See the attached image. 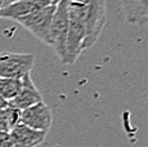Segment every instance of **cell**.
Masks as SVG:
<instances>
[{
    "label": "cell",
    "mask_w": 148,
    "mask_h": 147,
    "mask_svg": "<svg viewBox=\"0 0 148 147\" xmlns=\"http://www.w3.org/2000/svg\"><path fill=\"white\" fill-rule=\"evenodd\" d=\"M68 37L65 64H74L82 54L86 37L84 7L81 0H66Z\"/></svg>",
    "instance_id": "cell-1"
},
{
    "label": "cell",
    "mask_w": 148,
    "mask_h": 147,
    "mask_svg": "<svg viewBox=\"0 0 148 147\" xmlns=\"http://www.w3.org/2000/svg\"><path fill=\"white\" fill-rule=\"evenodd\" d=\"M66 37H68V9L66 0L56 3L55 13L52 17L50 31L46 45L52 47L55 54L59 56L60 62L65 64L66 59Z\"/></svg>",
    "instance_id": "cell-2"
},
{
    "label": "cell",
    "mask_w": 148,
    "mask_h": 147,
    "mask_svg": "<svg viewBox=\"0 0 148 147\" xmlns=\"http://www.w3.org/2000/svg\"><path fill=\"white\" fill-rule=\"evenodd\" d=\"M84 7L86 37L83 49L92 47L106 23V0H81Z\"/></svg>",
    "instance_id": "cell-3"
},
{
    "label": "cell",
    "mask_w": 148,
    "mask_h": 147,
    "mask_svg": "<svg viewBox=\"0 0 148 147\" xmlns=\"http://www.w3.org/2000/svg\"><path fill=\"white\" fill-rule=\"evenodd\" d=\"M55 8H56V4L46 5V7L33 12L28 16L18 19L17 23L21 24L28 32H31L40 41L46 44L49 37V31H50V24L55 13Z\"/></svg>",
    "instance_id": "cell-4"
},
{
    "label": "cell",
    "mask_w": 148,
    "mask_h": 147,
    "mask_svg": "<svg viewBox=\"0 0 148 147\" xmlns=\"http://www.w3.org/2000/svg\"><path fill=\"white\" fill-rule=\"evenodd\" d=\"M35 55L29 53H0V77L22 78L31 73Z\"/></svg>",
    "instance_id": "cell-5"
},
{
    "label": "cell",
    "mask_w": 148,
    "mask_h": 147,
    "mask_svg": "<svg viewBox=\"0 0 148 147\" xmlns=\"http://www.w3.org/2000/svg\"><path fill=\"white\" fill-rule=\"evenodd\" d=\"M21 123L36 131L49 132L52 124V113L44 101L21 111Z\"/></svg>",
    "instance_id": "cell-6"
},
{
    "label": "cell",
    "mask_w": 148,
    "mask_h": 147,
    "mask_svg": "<svg viewBox=\"0 0 148 147\" xmlns=\"http://www.w3.org/2000/svg\"><path fill=\"white\" fill-rule=\"evenodd\" d=\"M50 4H55V0H17L0 9V18L17 22L21 18Z\"/></svg>",
    "instance_id": "cell-7"
},
{
    "label": "cell",
    "mask_w": 148,
    "mask_h": 147,
    "mask_svg": "<svg viewBox=\"0 0 148 147\" xmlns=\"http://www.w3.org/2000/svg\"><path fill=\"white\" fill-rule=\"evenodd\" d=\"M41 101H44L41 92L33 83L32 78H31V73H27L26 76L22 77V86H21L19 92L8 104L22 111V110L36 105V104L41 102Z\"/></svg>",
    "instance_id": "cell-8"
},
{
    "label": "cell",
    "mask_w": 148,
    "mask_h": 147,
    "mask_svg": "<svg viewBox=\"0 0 148 147\" xmlns=\"http://www.w3.org/2000/svg\"><path fill=\"white\" fill-rule=\"evenodd\" d=\"M46 134L47 132L32 129L22 123L9 132L12 147H37L45 141Z\"/></svg>",
    "instance_id": "cell-9"
},
{
    "label": "cell",
    "mask_w": 148,
    "mask_h": 147,
    "mask_svg": "<svg viewBox=\"0 0 148 147\" xmlns=\"http://www.w3.org/2000/svg\"><path fill=\"white\" fill-rule=\"evenodd\" d=\"M120 4L128 23L135 26L148 24V0H120Z\"/></svg>",
    "instance_id": "cell-10"
},
{
    "label": "cell",
    "mask_w": 148,
    "mask_h": 147,
    "mask_svg": "<svg viewBox=\"0 0 148 147\" xmlns=\"http://www.w3.org/2000/svg\"><path fill=\"white\" fill-rule=\"evenodd\" d=\"M21 123V110L8 105L0 109V132L9 133L17 124Z\"/></svg>",
    "instance_id": "cell-11"
},
{
    "label": "cell",
    "mask_w": 148,
    "mask_h": 147,
    "mask_svg": "<svg viewBox=\"0 0 148 147\" xmlns=\"http://www.w3.org/2000/svg\"><path fill=\"white\" fill-rule=\"evenodd\" d=\"M22 86V78H3L0 77V95L8 102L18 95Z\"/></svg>",
    "instance_id": "cell-12"
},
{
    "label": "cell",
    "mask_w": 148,
    "mask_h": 147,
    "mask_svg": "<svg viewBox=\"0 0 148 147\" xmlns=\"http://www.w3.org/2000/svg\"><path fill=\"white\" fill-rule=\"evenodd\" d=\"M0 147H12L9 133H5V132H0Z\"/></svg>",
    "instance_id": "cell-13"
},
{
    "label": "cell",
    "mask_w": 148,
    "mask_h": 147,
    "mask_svg": "<svg viewBox=\"0 0 148 147\" xmlns=\"http://www.w3.org/2000/svg\"><path fill=\"white\" fill-rule=\"evenodd\" d=\"M8 105H9V104H8V101L3 99V97H1V95H0V109L5 108V106H8Z\"/></svg>",
    "instance_id": "cell-14"
},
{
    "label": "cell",
    "mask_w": 148,
    "mask_h": 147,
    "mask_svg": "<svg viewBox=\"0 0 148 147\" xmlns=\"http://www.w3.org/2000/svg\"><path fill=\"white\" fill-rule=\"evenodd\" d=\"M14 1H17V0H0V5H1V8H3V7H5V5L10 4V3H14Z\"/></svg>",
    "instance_id": "cell-15"
},
{
    "label": "cell",
    "mask_w": 148,
    "mask_h": 147,
    "mask_svg": "<svg viewBox=\"0 0 148 147\" xmlns=\"http://www.w3.org/2000/svg\"><path fill=\"white\" fill-rule=\"evenodd\" d=\"M58 1H60V0H55V4H56V3H58Z\"/></svg>",
    "instance_id": "cell-16"
},
{
    "label": "cell",
    "mask_w": 148,
    "mask_h": 147,
    "mask_svg": "<svg viewBox=\"0 0 148 147\" xmlns=\"http://www.w3.org/2000/svg\"><path fill=\"white\" fill-rule=\"evenodd\" d=\"M0 9H1V5H0Z\"/></svg>",
    "instance_id": "cell-17"
}]
</instances>
